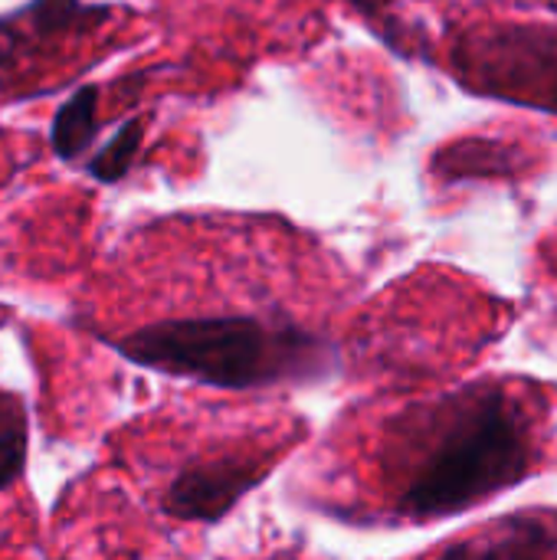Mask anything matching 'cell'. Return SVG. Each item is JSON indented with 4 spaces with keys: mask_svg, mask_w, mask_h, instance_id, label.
Instances as JSON below:
<instances>
[{
    "mask_svg": "<svg viewBox=\"0 0 557 560\" xmlns=\"http://www.w3.org/2000/svg\"><path fill=\"white\" fill-rule=\"evenodd\" d=\"M98 98H102V85L85 82L79 85L53 115L49 125V148L62 164H76L98 138Z\"/></svg>",
    "mask_w": 557,
    "mask_h": 560,
    "instance_id": "cell-7",
    "label": "cell"
},
{
    "mask_svg": "<svg viewBox=\"0 0 557 560\" xmlns=\"http://www.w3.org/2000/svg\"><path fill=\"white\" fill-rule=\"evenodd\" d=\"M102 341L135 368L233 394L312 387L341 371L338 345L286 315L161 318Z\"/></svg>",
    "mask_w": 557,
    "mask_h": 560,
    "instance_id": "cell-2",
    "label": "cell"
},
{
    "mask_svg": "<svg viewBox=\"0 0 557 560\" xmlns=\"http://www.w3.org/2000/svg\"><path fill=\"white\" fill-rule=\"evenodd\" d=\"M538 466V430L502 381H469L437 400L410 404L387 430L384 479L407 522L463 515Z\"/></svg>",
    "mask_w": 557,
    "mask_h": 560,
    "instance_id": "cell-1",
    "label": "cell"
},
{
    "mask_svg": "<svg viewBox=\"0 0 557 560\" xmlns=\"http://www.w3.org/2000/svg\"><path fill=\"white\" fill-rule=\"evenodd\" d=\"M279 456H217L194 466H184L161 495V512L174 522L217 525L233 509L256 492L276 469Z\"/></svg>",
    "mask_w": 557,
    "mask_h": 560,
    "instance_id": "cell-4",
    "label": "cell"
},
{
    "mask_svg": "<svg viewBox=\"0 0 557 560\" xmlns=\"http://www.w3.org/2000/svg\"><path fill=\"white\" fill-rule=\"evenodd\" d=\"M112 13L108 3L89 0H26L0 13V79L49 56L56 46L98 30Z\"/></svg>",
    "mask_w": 557,
    "mask_h": 560,
    "instance_id": "cell-5",
    "label": "cell"
},
{
    "mask_svg": "<svg viewBox=\"0 0 557 560\" xmlns=\"http://www.w3.org/2000/svg\"><path fill=\"white\" fill-rule=\"evenodd\" d=\"M144 144V118L141 115H128L115 135L85 161V174L98 184H118L128 177V171L138 161V151Z\"/></svg>",
    "mask_w": 557,
    "mask_h": 560,
    "instance_id": "cell-10",
    "label": "cell"
},
{
    "mask_svg": "<svg viewBox=\"0 0 557 560\" xmlns=\"http://www.w3.org/2000/svg\"><path fill=\"white\" fill-rule=\"evenodd\" d=\"M374 3H391V0H374Z\"/></svg>",
    "mask_w": 557,
    "mask_h": 560,
    "instance_id": "cell-11",
    "label": "cell"
},
{
    "mask_svg": "<svg viewBox=\"0 0 557 560\" xmlns=\"http://www.w3.org/2000/svg\"><path fill=\"white\" fill-rule=\"evenodd\" d=\"M440 560H557V509H519L453 541Z\"/></svg>",
    "mask_w": 557,
    "mask_h": 560,
    "instance_id": "cell-6",
    "label": "cell"
},
{
    "mask_svg": "<svg viewBox=\"0 0 557 560\" xmlns=\"http://www.w3.org/2000/svg\"><path fill=\"white\" fill-rule=\"evenodd\" d=\"M512 154L499 141H460L433 158V171L446 180L460 177H496V174H512Z\"/></svg>",
    "mask_w": 557,
    "mask_h": 560,
    "instance_id": "cell-9",
    "label": "cell"
},
{
    "mask_svg": "<svg viewBox=\"0 0 557 560\" xmlns=\"http://www.w3.org/2000/svg\"><path fill=\"white\" fill-rule=\"evenodd\" d=\"M456 82L476 95L557 115V23H479L453 36Z\"/></svg>",
    "mask_w": 557,
    "mask_h": 560,
    "instance_id": "cell-3",
    "label": "cell"
},
{
    "mask_svg": "<svg viewBox=\"0 0 557 560\" xmlns=\"http://www.w3.org/2000/svg\"><path fill=\"white\" fill-rule=\"evenodd\" d=\"M30 463V407L26 397L0 387V492L26 476Z\"/></svg>",
    "mask_w": 557,
    "mask_h": 560,
    "instance_id": "cell-8",
    "label": "cell"
}]
</instances>
